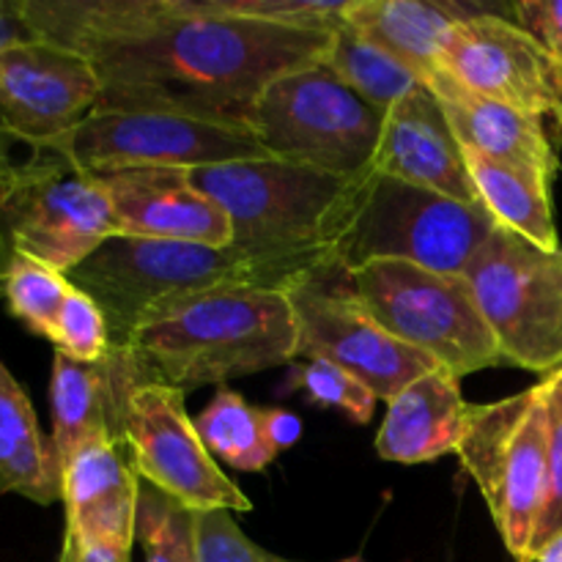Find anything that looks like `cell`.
Returning a JSON list of instances; mask_svg holds the SVG:
<instances>
[{"instance_id":"10","label":"cell","mask_w":562,"mask_h":562,"mask_svg":"<svg viewBox=\"0 0 562 562\" xmlns=\"http://www.w3.org/2000/svg\"><path fill=\"white\" fill-rule=\"evenodd\" d=\"M464 280L505 366L541 376L562 368V250H543L497 225Z\"/></svg>"},{"instance_id":"29","label":"cell","mask_w":562,"mask_h":562,"mask_svg":"<svg viewBox=\"0 0 562 562\" xmlns=\"http://www.w3.org/2000/svg\"><path fill=\"white\" fill-rule=\"evenodd\" d=\"M283 390L302 393L311 404L324 406V409H340L357 426L371 423L379 401L366 382L329 360H305L300 366H291Z\"/></svg>"},{"instance_id":"6","label":"cell","mask_w":562,"mask_h":562,"mask_svg":"<svg viewBox=\"0 0 562 562\" xmlns=\"http://www.w3.org/2000/svg\"><path fill=\"white\" fill-rule=\"evenodd\" d=\"M497 223L483 206L390 176L368 173L335 261L351 272L373 261H404L442 274H464Z\"/></svg>"},{"instance_id":"33","label":"cell","mask_w":562,"mask_h":562,"mask_svg":"<svg viewBox=\"0 0 562 562\" xmlns=\"http://www.w3.org/2000/svg\"><path fill=\"white\" fill-rule=\"evenodd\" d=\"M510 20L525 27L543 53L562 66V0H519L510 5Z\"/></svg>"},{"instance_id":"31","label":"cell","mask_w":562,"mask_h":562,"mask_svg":"<svg viewBox=\"0 0 562 562\" xmlns=\"http://www.w3.org/2000/svg\"><path fill=\"white\" fill-rule=\"evenodd\" d=\"M198 562H296L267 552L241 532L231 510H198Z\"/></svg>"},{"instance_id":"20","label":"cell","mask_w":562,"mask_h":562,"mask_svg":"<svg viewBox=\"0 0 562 562\" xmlns=\"http://www.w3.org/2000/svg\"><path fill=\"white\" fill-rule=\"evenodd\" d=\"M470 415L472 404L461 393V379L448 368H434L390 401L376 434V453L395 464L445 459L459 450Z\"/></svg>"},{"instance_id":"4","label":"cell","mask_w":562,"mask_h":562,"mask_svg":"<svg viewBox=\"0 0 562 562\" xmlns=\"http://www.w3.org/2000/svg\"><path fill=\"white\" fill-rule=\"evenodd\" d=\"M190 179L228 214L241 250L335 261L368 176L340 179L289 159L256 157L195 168Z\"/></svg>"},{"instance_id":"18","label":"cell","mask_w":562,"mask_h":562,"mask_svg":"<svg viewBox=\"0 0 562 562\" xmlns=\"http://www.w3.org/2000/svg\"><path fill=\"white\" fill-rule=\"evenodd\" d=\"M140 384L124 349L110 346L102 362H77L64 351L53 357V445L58 470L77 448L99 437H124V415L132 390Z\"/></svg>"},{"instance_id":"1","label":"cell","mask_w":562,"mask_h":562,"mask_svg":"<svg viewBox=\"0 0 562 562\" xmlns=\"http://www.w3.org/2000/svg\"><path fill=\"white\" fill-rule=\"evenodd\" d=\"M38 42L80 53L93 110H157L247 126L269 82L324 64L335 31L225 14L214 0H25Z\"/></svg>"},{"instance_id":"8","label":"cell","mask_w":562,"mask_h":562,"mask_svg":"<svg viewBox=\"0 0 562 562\" xmlns=\"http://www.w3.org/2000/svg\"><path fill=\"white\" fill-rule=\"evenodd\" d=\"M351 294L393 338L464 379L505 366L464 274L404 261H373L346 272Z\"/></svg>"},{"instance_id":"26","label":"cell","mask_w":562,"mask_h":562,"mask_svg":"<svg viewBox=\"0 0 562 562\" xmlns=\"http://www.w3.org/2000/svg\"><path fill=\"white\" fill-rule=\"evenodd\" d=\"M192 420L209 453L234 470L261 472L278 456L263 434L261 409L247 404L231 387H217V395Z\"/></svg>"},{"instance_id":"37","label":"cell","mask_w":562,"mask_h":562,"mask_svg":"<svg viewBox=\"0 0 562 562\" xmlns=\"http://www.w3.org/2000/svg\"><path fill=\"white\" fill-rule=\"evenodd\" d=\"M549 80H552V115L558 121V130H560V140H562V66L554 64L549 66Z\"/></svg>"},{"instance_id":"23","label":"cell","mask_w":562,"mask_h":562,"mask_svg":"<svg viewBox=\"0 0 562 562\" xmlns=\"http://www.w3.org/2000/svg\"><path fill=\"white\" fill-rule=\"evenodd\" d=\"M3 296V294H0ZM0 494L36 505L60 499V470L53 445L38 428L31 398L0 360Z\"/></svg>"},{"instance_id":"30","label":"cell","mask_w":562,"mask_h":562,"mask_svg":"<svg viewBox=\"0 0 562 562\" xmlns=\"http://www.w3.org/2000/svg\"><path fill=\"white\" fill-rule=\"evenodd\" d=\"M55 351H64L66 357L77 362H102L110 351V329L102 307L71 285L64 307H60L58 327H55Z\"/></svg>"},{"instance_id":"35","label":"cell","mask_w":562,"mask_h":562,"mask_svg":"<svg viewBox=\"0 0 562 562\" xmlns=\"http://www.w3.org/2000/svg\"><path fill=\"white\" fill-rule=\"evenodd\" d=\"M261 426H263V434H267V442L272 445L274 453L294 448L302 437L300 417L289 409H280V406L261 409Z\"/></svg>"},{"instance_id":"41","label":"cell","mask_w":562,"mask_h":562,"mask_svg":"<svg viewBox=\"0 0 562 562\" xmlns=\"http://www.w3.org/2000/svg\"><path fill=\"white\" fill-rule=\"evenodd\" d=\"M58 562H64V560H58Z\"/></svg>"},{"instance_id":"15","label":"cell","mask_w":562,"mask_h":562,"mask_svg":"<svg viewBox=\"0 0 562 562\" xmlns=\"http://www.w3.org/2000/svg\"><path fill=\"white\" fill-rule=\"evenodd\" d=\"M552 58L510 16L477 11L450 27L442 69L470 91L543 119L552 115Z\"/></svg>"},{"instance_id":"14","label":"cell","mask_w":562,"mask_h":562,"mask_svg":"<svg viewBox=\"0 0 562 562\" xmlns=\"http://www.w3.org/2000/svg\"><path fill=\"white\" fill-rule=\"evenodd\" d=\"M102 97L93 66L49 42L0 47V135L44 146L80 124Z\"/></svg>"},{"instance_id":"22","label":"cell","mask_w":562,"mask_h":562,"mask_svg":"<svg viewBox=\"0 0 562 562\" xmlns=\"http://www.w3.org/2000/svg\"><path fill=\"white\" fill-rule=\"evenodd\" d=\"M486 5L428 3V0H349L344 22L404 60L423 86L442 71V44L450 27Z\"/></svg>"},{"instance_id":"28","label":"cell","mask_w":562,"mask_h":562,"mask_svg":"<svg viewBox=\"0 0 562 562\" xmlns=\"http://www.w3.org/2000/svg\"><path fill=\"white\" fill-rule=\"evenodd\" d=\"M135 543L140 547L143 562H198L195 510L140 481Z\"/></svg>"},{"instance_id":"12","label":"cell","mask_w":562,"mask_h":562,"mask_svg":"<svg viewBox=\"0 0 562 562\" xmlns=\"http://www.w3.org/2000/svg\"><path fill=\"white\" fill-rule=\"evenodd\" d=\"M285 294L296 322V357L335 362L384 404L423 373L442 368L393 338L351 294L346 272L302 280Z\"/></svg>"},{"instance_id":"39","label":"cell","mask_w":562,"mask_h":562,"mask_svg":"<svg viewBox=\"0 0 562 562\" xmlns=\"http://www.w3.org/2000/svg\"><path fill=\"white\" fill-rule=\"evenodd\" d=\"M9 247L3 245V239H0V283H3V272H5V263H9Z\"/></svg>"},{"instance_id":"11","label":"cell","mask_w":562,"mask_h":562,"mask_svg":"<svg viewBox=\"0 0 562 562\" xmlns=\"http://www.w3.org/2000/svg\"><path fill=\"white\" fill-rule=\"evenodd\" d=\"M44 146L97 176L130 168L195 170L269 157L247 126L157 110H91Z\"/></svg>"},{"instance_id":"27","label":"cell","mask_w":562,"mask_h":562,"mask_svg":"<svg viewBox=\"0 0 562 562\" xmlns=\"http://www.w3.org/2000/svg\"><path fill=\"white\" fill-rule=\"evenodd\" d=\"M71 291V280L49 263L25 252H11L5 263L0 294L9 302V311L31 333L53 340L58 327L60 307Z\"/></svg>"},{"instance_id":"25","label":"cell","mask_w":562,"mask_h":562,"mask_svg":"<svg viewBox=\"0 0 562 562\" xmlns=\"http://www.w3.org/2000/svg\"><path fill=\"white\" fill-rule=\"evenodd\" d=\"M324 66L346 88H351L362 102H368L382 115L395 102H401V99L409 97L412 91H417L423 86L420 77L404 60L390 55L387 49L373 44L371 38L357 33L346 22H340V27H335Z\"/></svg>"},{"instance_id":"9","label":"cell","mask_w":562,"mask_h":562,"mask_svg":"<svg viewBox=\"0 0 562 562\" xmlns=\"http://www.w3.org/2000/svg\"><path fill=\"white\" fill-rule=\"evenodd\" d=\"M384 115L362 102L324 64L296 69L263 88L247 119L269 157L340 179L373 173Z\"/></svg>"},{"instance_id":"16","label":"cell","mask_w":562,"mask_h":562,"mask_svg":"<svg viewBox=\"0 0 562 562\" xmlns=\"http://www.w3.org/2000/svg\"><path fill=\"white\" fill-rule=\"evenodd\" d=\"M99 179L113 203L119 236L212 247L234 245L228 214L192 184L190 170L130 168L102 173Z\"/></svg>"},{"instance_id":"32","label":"cell","mask_w":562,"mask_h":562,"mask_svg":"<svg viewBox=\"0 0 562 562\" xmlns=\"http://www.w3.org/2000/svg\"><path fill=\"white\" fill-rule=\"evenodd\" d=\"M543 379L549 384V481L547 505L532 543V560H538L549 541L562 536V368Z\"/></svg>"},{"instance_id":"13","label":"cell","mask_w":562,"mask_h":562,"mask_svg":"<svg viewBox=\"0 0 562 562\" xmlns=\"http://www.w3.org/2000/svg\"><path fill=\"white\" fill-rule=\"evenodd\" d=\"M124 439L140 481L170 494L190 510L250 514L252 503L206 450L187 415L184 390L137 384L124 415Z\"/></svg>"},{"instance_id":"19","label":"cell","mask_w":562,"mask_h":562,"mask_svg":"<svg viewBox=\"0 0 562 562\" xmlns=\"http://www.w3.org/2000/svg\"><path fill=\"white\" fill-rule=\"evenodd\" d=\"M140 475L124 437H99L60 467V503L66 527L119 538L135 547Z\"/></svg>"},{"instance_id":"17","label":"cell","mask_w":562,"mask_h":562,"mask_svg":"<svg viewBox=\"0 0 562 562\" xmlns=\"http://www.w3.org/2000/svg\"><path fill=\"white\" fill-rule=\"evenodd\" d=\"M371 170L406 184L442 192L467 206H481L459 137L442 104L426 86L412 91L384 113L382 137Z\"/></svg>"},{"instance_id":"7","label":"cell","mask_w":562,"mask_h":562,"mask_svg":"<svg viewBox=\"0 0 562 562\" xmlns=\"http://www.w3.org/2000/svg\"><path fill=\"white\" fill-rule=\"evenodd\" d=\"M456 456L481 488L510 558L536 562L532 543L549 481L547 379L494 404H472Z\"/></svg>"},{"instance_id":"34","label":"cell","mask_w":562,"mask_h":562,"mask_svg":"<svg viewBox=\"0 0 562 562\" xmlns=\"http://www.w3.org/2000/svg\"><path fill=\"white\" fill-rule=\"evenodd\" d=\"M60 560L64 562H132V543L119 541V538H110V536H99V532L66 527Z\"/></svg>"},{"instance_id":"36","label":"cell","mask_w":562,"mask_h":562,"mask_svg":"<svg viewBox=\"0 0 562 562\" xmlns=\"http://www.w3.org/2000/svg\"><path fill=\"white\" fill-rule=\"evenodd\" d=\"M22 42H38L31 20H27L25 0H0V47Z\"/></svg>"},{"instance_id":"2","label":"cell","mask_w":562,"mask_h":562,"mask_svg":"<svg viewBox=\"0 0 562 562\" xmlns=\"http://www.w3.org/2000/svg\"><path fill=\"white\" fill-rule=\"evenodd\" d=\"M346 272L333 258L263 256L241 247L113 236L66 278L108 318L110 346L124 349L137 324L170 302L223 289L289 291L302 280Z\"/></svg>"},{"instance_id":"24","label":"cell","mask_w":562,"mask_h":562,"mask_svg":"<svg viewBox=\"0 0 562 562\" xmlns=\"http://www.w3.org/2000/svg\"><path fill=\"white\" fill-rule=\"evenodd\" d=\"M461 151L477 201L494 223L536 241L543 250H562L552 212V181L532 170L497 162L475 148L461 146Z\"/></svg>"},{"instance_id":"3","label":"cell","mask_w":562,"mask_h":562,"mask_svg":"<svg viewBox=\"0 0 562 562\" xmlns=\"http://www.w3.org/2000/svg\"><path fill=\"white\" fill-rule=\"evenodd\" d=\"M124 351L140 384H220L296 357V322L285 291L223 289L170 302L143 318Z\"/></svg>"},{"instance_id":"5","label":"cell","mask_w":562,"mask_h":562,"mask_svg":"<svg viewBox=\"0 0 562 562\" xmlns=\"http://www.w3.org/2000/svg\"><path fill=\"white\" fill-rule=\"evenodd\" d=\"M119 236L113 203L97 173L49 146L11 154L0 135V239L69 274L108 239Z\"/></svg>"},{"instance_id":"38","label":"cell","mask_w":562,"mask_h":562,"mask_svg":"<svg viewBox=\"0 0 562 562\" xmlns=\"http://www.w3.org/2000/svg\"><path fill=\"white\" fill-rule=\"evenodd\" d=\"M536 562H562V536L554 538V541H549L547 547L541 549V554H538Z\"/></svg>"},{"instance_id":"40","label":"cell","mask_w":562,"mask_h":562,"mask_svg":"<svg viewBox=\"0 0 562 562\" xmlns=\"http://www.w3.org/2000/svg\"><path fill=\"white\" fill-rule=\"evenodd\" d=\"M340 562H366L360 558V554H355V558H346V560H340Z\"/></svg>"},{"instance_id":"21","label":"cell","mask_w":562,"mask_h":562,"mask_svg":"<svg viewBox=\"0 0 562 562\" xmlns=\"http://www.w3.org/2000/svg\"><path fill=\"white\" fill-rule=\"evenodd\" d=\"M426 88L442 104L461 146L475 148L497 162L532 170L549 181L558 176L560 157L543 130V119L481 97L456 82L445 69L431 77Z\"/></svg>"}]
</instances>
